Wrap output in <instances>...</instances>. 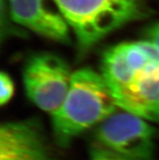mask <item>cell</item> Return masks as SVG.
<instances>
[{
  "instance_id": "6da1fadb",
  "label": "cell",
  "mask_w": 159,
  "mask_h": 160,
  "mask_svg": "<svg viewBox=\"0 0 159 160\" xmlns=\"http://www.w3.org/2000/svg\"><path fill=\"white\" fill-rule=\"evenodd\" d=\"M117 108L101 73L89 68L77 70L65 99L51 114L54 140L58 146L67 147L79 135L116 112Z\"/></svg>"
},
{
  "instance_id": "7a4b0ae2",
  "label": "cell",
  "mask_w": 159,
  "mask_h": 160,
  "mask_svg": "<svg viewBox=\"0 0 159 160\" xmlns=\"http://www.w3.org/2000/svg\"><path fill=\"white\" fill-rule=\"evenodd\" d=\"M52 1L68 24L82 52L141 13L140 0Z\"/></svg>"
},
{
  "instance_id": "3957f363",
  "label": "cell",
  "mask_w": 159,
  "mask_h": 160,
  "mask_svg": "<svg viewBox=\"0 0 159 160\" xmlns=\"http://www.w3.org/2000/svg\"><path fill=\"white\" fill-rule=\"evenodd\" d=\"M148 122L125 111L115 112L95 130L90 160H156L155 130Z\"/></svg>"
},
{
  "instance_id": "277c9868",
  "label": "cell",
  "mask_w": 159,
  "mask_h": 160,
  "mask_svg": "<svg viewBox=\"0 0 159 160\" xmlns=\"http://www.w3.org/2000/svg\"><path fill=\"white\" fill-rule=\"evenodd\" d=\"M72 75L68 63L58 55L37 53L24 66V90L32 103L51 115L65 99Z\"/></svg>"
},
{
  "instance_id": "5b68a950",
  "label": "cell",
  "mask_w": 159,
  "mask_h": 160,
  "mask_svg": "<svg viewBox=\"0 0 159 160\" xmlns=\"http://www.w3.org/2000/svg\"><path fill=\"white\" fill-rule=\"evenodd\" d=\"M0 160H53L46 132L37 119L2 124Z\"/></svg>"
},
{
  "instance_id": "8992f818",
  "label": "cell",
  "mask_w": 159,
  "mask_h": 160,
  "mask_svg": "<svg viewBox=\"0 0 159 160\" xmlns=\"http://www.w3.org/2000/svg\"><path fill=\"white\" fill-rule=\"evenodd\" d=\"M11 19L37 34L60 43L71 40L68 24L52 0H7Z\"/></svg>"
},
{
  "instance_id": "52a82bcc",
  "label": "cell",
  "mask_w": 159,
  "mask_h": 160,
  "mask_svg": "<svg viewBox=\"0 0 159 160\" xmlns=\"http://www.w3.org/2000/svg\"><path fill=\"white\" fill-rule=\"evenodd\" d=\"M114 98L119 109L159 123V60L137 69Z\"/></svg>"
},
{
  "instance_id": "ba28073f",
  "label": "cell",
  "mask_w": 159,
  "mask_h": 160,
  "mask_svg": "<svg viewBox=\"0 0 159 160\" xmlns=\"http://www.w3.org/2000/svg\"><path fill=\"white\" fill-rule=\"evenodd\" d=\"M15 85L7 72L2 71L0 74V104L8 103L14 94Z\"/></svg>"
},
{
  "instance_id": "9c48e42d",
  "label": "cell",
  "mask_w": 159,
  "mask_h": 160,
  "mask_svg": "<svg viewBox=\"0 0 159 160\" xmlns=\"http://www.w3.org/2000/svg\"><path fill=\"white\" fill-rule=\"evenodd\" d=\"M147 40L150 41L159 47V21L154 23L146 31Z\"/></svg>"
}]
</instances>
